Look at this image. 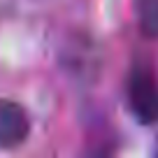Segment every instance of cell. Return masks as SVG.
<instances>
[{
    "label": "cell",
    "mask_w": 158,
    "mask_h": 158,
    "mask_svg": "<svg viewBox=\"0 0 158 158\" xmlns=\"http://www.w3.org/2000/svg\"><path fill=\"white\" fill-rule=\"evenodd\" d=\"M133 10L142 35L158 40V0H133Z\"/></svg>",
    "instance_id": "3"
},
{
    "label": "cell",
    "mask_w": 158,
    "mask_h": 158,
    "mask_svg": "<svg viewBox=\"0 0 158 158\" xmlns=\"http://www.w3.org/2000/svg\"><path fill=\"white\" fill-rule=\"evenodd\" d=\"M30 135V116L16 100L0 98V149H16Z\"/></svg>",
    "instance_id": "2"
},
{
    "label": "cell",
    "mask_w": 158,
    "mask_h": 158,
    "mask_svg": "<svg viewBox=\"0 0 158 158\" xmlns=\"http://www.w3.org/2000/svg\"><path fill=\"white\" fill-rule=\"evenodd\" d=\"M126 102L142 126L158 123V79L147 60H135L126 77Z\"/></svg>",
    "instance_id": "1"
},
{
    "label": "cell",
    "mask_w": 158,
    "mask_h": 158,
    "mask_svg": "<svg viewBox=\"0 0 158 158\" xmlns=\"http://www.w3.org/2000/svg\"><path fill=\"white\" fill-rule=\"evenodd\" d=\"M156 156H158V147H156Z\"/></svg>",
    "instance_id": "4"
}]
</instances>
